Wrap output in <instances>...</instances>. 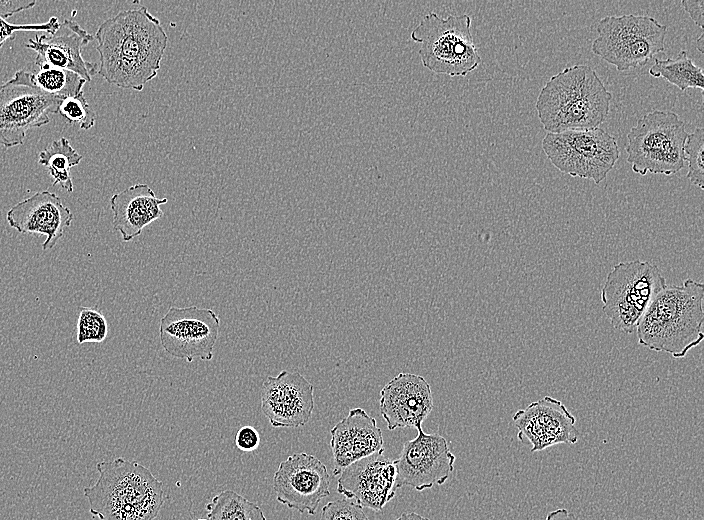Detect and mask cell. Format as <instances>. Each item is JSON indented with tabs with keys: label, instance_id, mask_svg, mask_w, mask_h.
I'll return each instance as SVG.
<instances>
[{
	"label": "cell",
	"instance_id": "34",
	"mask_svg": "<svg viewBox=\"0 0 704 520\" xmlns=\"http://www.w3.org/2000/svg\"><path fill=\"white\" fill-rule=\"evenodd\" d=\"M544 520H579L573 513L565 508H559L550 512Z\"/></svg>",
	"mask_w": 704,
	"mask_h": 520
},
{
	"label": "cell",
	"instance_id": "33",
	"mask_svg": "<svg viewBox=\"0 0 704 520\" xmlns=\"http://www.w3.org/2000/svg\"><path fill=\"white\" fill-rule=\"evenodd\" d=\"M680 4L683 9L689 14L693 22L700 28H703L704 0H682Z\"/></svg>",
	"mask_w": 704,
	"mask_h": 520
},
{
	"label": "cell",
	"instance_id": "7",
	"mask_svg": "<svg viewBox=\"0 0 704 520\" xmlns=\"http://www.w3.org/2000/svg\"><path fill=\"white\" fill-rule=\"evenodd\" d=\"M666 286L657 265L641 260L620 262L608 272L602 285V310L615 329L631 334Z\"/></svg>",
	"mask_w": 704,
	"mask_h": 520
},
{
	"label": "cell",
	"instance_id": "20",
	"mask_svg": "<svg viewBox=\"0 0 704 520\" xmlns=\"http://www.w3.org/2000/svg\"><path fill=\"white\" fill-rule=\"evenodd\" d=\"M330 433L334 476L362 458L384 452L382 431L362 408L351 409Z\"/></svg>",
	"mask_w": 704,
	"mask_h": 520
},
{
	"label": "cell",
	"instance_id": "21",
	"mask_svg": "<svg viewBox=\"0 0 704 520\" xmlns=\"http://www.w3.org/2000/svg\"><path fill=\"white\" fill-rule=\"evenodd\" d=\"M168 199L158 198L147 184H134L115 193L110 199L113 227L122 240L129 242L139 236L147 225L164 215L160 208Z\"/></svg>",
	"mask_w": 704,
	"mask_h": 520
},
{
	"label": "cell",
	"instance_id": "11",
	"mask_svg": "<svg viewBox=\"0 0 704 520\" xmlns=\"http://www.w3.org/2000/svg\"><path fill=\"white\" fill-rule=\"evenodd\" d=\"M219 328L220 319L212 309L172 306L160 320L159 338L165 352L175 358L210 361Z\"/></svg>",
	"mask_w": 704,
	"mask_h": 520
},
{
	"label": "cell",
	"instance_id": "2",
	"mask_svg": "<svg viewBox=\"0 0 704 520\" xmlns=\"http://www.w3.org/2000/svg\"><path fill=\"white\" fill-rule=\"evenodd\" d=\"M703 300V283L691 278L681 285L666 286L638 323V343L651 351L684 358L704 338Z\"/></svg>",
	"mask_w": 704,
	"mask_h": 520
},
{
	"label": "cell",
	"instance_id": "17",
	"mask_svg": "<svg viewBox=\"0 0 704 520\" xmlns=\"http://www.w3.org/2000/svg\"><path fill=\"white\" fill-rule=\"evenodd\" d=\"M396 466L383 453L362 458L340 474L337 492L362 507L381 511L395 495Z\"/></svg>",
	"mask_w": 704,
	"mask_h": 520
},
{
	"label": "cell",
	"instance_id": "10",
	"mask_svg": "<svg viewBox=\"0 0 704 520\" xmlns=\"http://www.w3.org/2000/svg\"><path fill=\"white\" fill-rule=\"evenodd\" d=\"M63 99L40 89L33 73L18 70L0 85V145L8 149L22 145L28 131L50 122Z\"/></svg>",
	"mask_w": 704,
	"mask_h": 520
},
{
	"label": "cell",
	"instance_id": "5",
	"mask_svg": "<svg viewBox=\"0 0 704 520\" xmlns=\"http://www.w3.org/2000/svg\"><path fill=\"white\" fill-rule=\"evenodd\" d=\"M410 37L420 44L418 53L422 65L435 73L465 76L482 62L471 33V17L468 14H450L443 18L429 12L413 29Z\"/></svg>",
	"mask_w": 704,
	"mask_h": 520
},
{
	"label": "cell",
	"instance_id": "22",
	"mask_svg": "<svg viewBox=\"0 0 704 520\" xmlns=\"http://www.w3.org/2000/svg\"><path fill=\"white\" fill-rule=\"evenodd\" d=\"M649 74L655 78H664L682 91L697 88L703 92V70L684 50L680 51L675 58H655Z\"/></svg>",
	"mask_w": 704,
	"mask_h": 520
},
{
	"label": "cell",
	"instance_id": "15",
	"mask_svg": "<svg viewBox=\"0 0 704 520\" xmlns=\"http://www.w3.org/2000/svg\"><path fill=\"white\" fill-rule=\"evenodd\" d=\"M519 441L527 439L531 452L547 449L557 444L577 443L579 433L576 419L560 401L550 396L530 403L513 415Z\"/></svg>",
	"mask_w": 704,
	"mask_h": 520
},
{
	"label": "cell",
	"instance_id": "37",
	"mask_svg": "<svg viewBox=\"0 0 704 520\" xmlns=\"http://www.w3.org/2000/svg\"><path fill=\"white\" fill-rule=\"evenodd\" d=\"M197 520H208V519L199 518V519H197Z\"/></svg>",
	"mask_w": 704,
	"mask_h": 520
},
{
	"label": "cell",
	"instance_id": "24",
	"mask_svg": "<svg viewBox=\"0 0 704 520\" xmlns=\"http://www.w3.org/2000/svg\"><path fill=\"white\" fill-rule=\"evenodd\" d=\"M206 510L208 520H267L256 503L233 490L215 495Z\"/></svg>",
	"mask_w": 704,
	"mask_h": 520
},
{
	"label": "cell",
	"instance_id": "35",
	"mask_svg": "<svg viewBox=\"0 0 704 520\" xmlns=\"http://www.w3.org/2000/svg\"><path fill=\"white\" fill-rule=\"evenodd\" d=\"M396 520H430L416 512H404Z\"/></svg>",
	"mask_w": 704,
	"mask_h": 520
},
{
	"label": "cell",
	"instance_id": "25",
	"mask_svg": "<svg viewBox=\"0 0 704 520\" xmlns=\"http://www.w3.org/2000/svg\"><path fill=\"white\" fill-rule=\"evenodd\" d=\"M33 81L46 93L63 100L79 95L86 83L75 72L50 66L39 67V70L33 73Z\"/></svg>",
	"mask_w": 704,
	"mask_h": 520
},
{
	"label": "cell",
	"instance_id": "18",
	"mask_svg": "<svg viewBox=\"0 0 704 520\" xmlns=\"http://www.w3.org/2000/svg\"><path fill=\"white\" fill-rule=\"evenodd\" d=\"M93 38L76 21L65 19L54 33L36 35L28 40L25 47L36 52L35 64L38 67L66 69L89 82L98 73V67L83 58L82 49Z\"/></svg>",
	"mask_w": 704,
	"mask_h": 520
},
{
	"label": "cell",
	"instance_id": "14",
	"mask_svg": "<svg viewBox=\"0 0 704 520\" xmlns=\"http://www.w3.org/2000/svg\"><path fill=\"white\" fill-rule=\"evenodd\" d=\"M261 409L275 427H299L311 418L314 387L299 372L281 371L267 376L261 390Z\"/></svg>",
	"mask_w": 704,
	"mask_h": 520
},
{
	"label": "cell",
	"instance_id": "30",
	"mask_svg": "<svg viewBox=\"0 0 704 520\" xmlns=\"http://www.w3.org/2000/svg\"><path fill=\"white\" fill-rule=\"evenodd\" d=\"M59 25L58 18L55 16H52L47 22L37 24H13L0 17V48L6 41L13 39L17 32L43 31L51 34L58 29Z\"/></svg>",
	"mask_w": 704,
	"mask_h": 520
},
{
	"label": "cell",
	"instance_id": "9",
	"mask_svg": "<svg viewBox=\"0 0 704 520\" xmlns=\"http://www.w3.org/2000/svg\"><path fill=\"white\" fill-rule=\"evenodd\" d=\"M542 149L550 162L571 177L603 181L619 159L616 139L597 127L548 132Z\"/></svg>",
	"mask_w": 704,
	"mask_h": 520
},
{
	"label": "cell",
	"instance_id": "13",
	"mask_svg": "<svg viewBox=\"0 0 704 520\" xmlns=\"http://www.w3.org/2000/svg\"><path fill=\"white\" fill-rule=\"evenodd\" d=\"M331 477L325 464L308 453H294L282 461L273 476L276 499L290 509L314 515L330 495Z\"/></svg>",
	"mask_w": 704,
	"mask_h": 520
},
{
	"label": "cell",
	"instance_id": "36",
	"mask_svg": "<svg viewBox=\"0 0 704 520\" xmlns=\"http://www.w3.org/2000/svg\"><path fill=\"white\" fill-rule=\"evenodd\" d=\"M704 34L701 33L700 36L696 40V49L700 52L703 53L704 50Z\"/></svg>",
	"mask_w": 704,
	"mask_h": 520
},
{
	"label": "cell",
	"instance_id": "28",
	"mask_svg": "<svg viewBox=\"0 0 704 520\" xmlns=\"http://www.w3.org/2000/svg\"><path fill=\"white\" fill-rule=\"evenodd\" d=\"M58 113L69 124H78L81 129L88 130L96 123V114L88 104L84 93L64 99Z\"/></svg>",
	"mask_w": 704,
	"mask_h": 520
},
{
	"label": "cell",
	"instance_id": "23",
	"mask_svg": "<svg viewBox=\"0 0 704 520\" xmlns=\"http://www.w3.org/2000/svg\"><path fill=\"white\" fill-rule=\"evenodd\" d=\"M81 160L82 155L72 147L69 140L61 137L40 151L38 163L48 169L53 185H60L67 192H73L70 171Z\"/></svg>",
	"mask_w": 704,
	"mask_h": 520
},
{
	"label": "cell",
	"instance_id": "8",
	"mask_svg": "<svg viewBox=\"0 0 704 520\" xmlns=\"http://www.w3.org/2000/svg\"><path fill=\"white\" fill-rule=\"evenodd\" d=\"M596 31L592 52L620 72L642 67L665 50L667 26L651 16H606Z\"/></svg>",
	"mask_w": 704,
	"mask_h": 520
},
{
	"label": "cell",
	"instance_id": "19",
	"mask_svg": "<svg viewBox=\"0 0 704 520\" xmlns=\"http://www.w3.org/2000/svg\"><path fill=\"white\" fill-rule=\"evenodd\" d=\"M6 220L20 233L45 235L42 249L46 251L63 237L72 223L73 214L58 195L45 190L14 205L8 210Z\"/></svg>",
	"mask_w": 704,
	"mask_h": 520
},
{
	"label": "cell",
	"instance_id": "6",
	"mask_svg": "<svg viewBox=\"0 0 704 520\" xmlns=\"http://www.w3.org/2000/svg\"><path fill=\"white\" fill-rule=\"evenodd\" d=\"M685 123L671 111L643 115L627 134L625 150L633 172L674 175L685 165Z\"/></svg>",
	"mask_w": 704,
	"mask_h": 520
},
{
	"label": "cell",
	"instance_id": "31",
	"mask_svg": "<svg viewBox=\"0 0 704 520\" xmlns=\"http://www.w3.org/2000/svg\"><path fill=\"white\" fill-rule=\"evenodd\" d=\"M235 444L243 452L256 450L260 444L258 431L249 425L241 427L235 435Z\"/></svg>",
	"mask_w": 704,
	"mask_h": 520
},
{
	"label": "cell",
	"instance_id": "12",
	"mask_svg": "<svg viewBox=\"0 0 704 520\" xmlns=\"http://www.w3.org/2000/svg\"><path fill=\"white\" fill-rule=\"evenodd\" d=\"M417 437L403 444L396 466L395 488L410 486L417 491L442 485L454 471L455 455L439 434L417 428Z\"/></svg>",
	"mask_w": 704,
	"mask_h": 520
},
{
	"label": "cell",
	"instance_id": "1",
	"mask_svg": "<svg viewBox=\"0 0 704 520\" xmlns=\"http://www.w3.org/2000/svg\"><path fill=\"white\" fill-rule=\"evenodd\" d=\"M98 74L108 83L141 91L155 78L168 45V36L146 7L119 11L98 27Z\"/></svg>",
	"mask_w": 704,
	"mask_h": 520
},
{
	"label": "cell",
	"instance_id": "32",
	"mask_svg": "<svg viewBox=\"0 0 704 520\" xmlns=\"http://www.w3.org/2000/svg\"><path fill=\"white\" fill-rule=\"evenodd\" d=\"M35 0H0V17L6 19L23 10L34 7Z\"/></svg>",
	"mask_w": 704,
	"mask_h": 520
},
{
	"label": "cell",
	"instance_id": "3",
	"mask_svg": "<svg viewBox=\"0 0 704 520\" xmlns=\"http://www.w3.org/2000/svg\"><path fill=\"white\" fill-rule=\"evenodd\" d=\"M612 94L595 70L584 64L564 68L550 77L535 104L548 132L599 127L606 119Z\"/></svg>",
	"mask_w": 704,
	"mask_h": 520
},
{
	"label": "cell",
	"instance_id": "27",
	"mask_svg": "<svg viewBox=\"0 0 704 520\" xmlns=\"http://www.w3.org/2000/svg\"><path fill=\"white\" fill-rule=\"evenodd\" d=\"M108 334V325L104 315L98 310L80 307L77 321V342L101 343Z\"/></svg>",
	"mask_w": 704,
	"mask_h": 520
},
{
	"label": "cell",
	"instance_id": "26",
	"mask_svg": "<svg viewBox=\"0 0 704 520\" xmlns=\"http://www.w3.org/2000/svg\"><path fill=\"white\" fill-rule=\"evenodd\" d=\"M703 152L704 129L698 127L692 133H688L684 144V158L688 163L687 178L700 189L704 188Z\"/></svg>",
	"mask_w": 704,
	"mask_h": 520
},
{
	"label": "cell",
	"instance_id": "4",
	"mask_svg": "<svg viewBox=\"0 0 704 520\" xmlns=\"http://www.w3.org/2000/svg\"><path fill=\"white\" fill-rule=\"evenodd\" d=\"M99 478L85 487L90 513L100 520H154L163 504V483L136 461L118 457L96 465Z\"/></svg>",
	"mask_w": 704,
	"mask_h": 520
},
{
	"label": "cell",
	"instance_id": "29",
	"mask_svg": "<svg viewBox=\"0 0 704 520\" xmlns=\"http://www.w3.org/2000/svg\"><path fill=\"white\" fill-rule=\"evenodd\" d=\"M319 520H370L363 507L353 501L337 499L323 506Z\"/></svg>",
	"mask_w": 704,
	"mask_h": 520
},
{
	"label": "cell",
	"instance_id": "16",
	"mask_svg": "<svg viewBox=\"0 0 704 520\" xmlns=\"http://www.w3.org/2000/svg\"><path fill=\"white\" fill-rule=\"evenodd\" d=\"M380 413L389 430L420 428L433 409V395L427 380L401 372L380 391Z\"/></svg>",
	"mask_w": 704,
	"mask_h": 520
}]
</instances>
